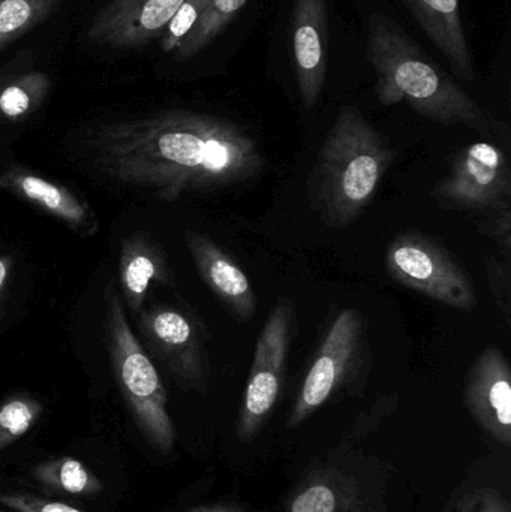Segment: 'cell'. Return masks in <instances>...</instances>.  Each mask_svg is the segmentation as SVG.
Wrapping results in <instances>:
<instances>
[{
    "label": "cell",
    "mask_w": 511,
    "mask_h": 512,
    "mask_svg": "<svg viewBox=\"0 0 511 512\" xmlns=\"http://www.w3.org/2000/svg\"><path fill=\"white\" fill-rule=\"evenodd\" d=\"M9 261L6 258H0V292L5 286L6 279H8Z\"/></svg>",
    "instance_id": "f1b7e54d"
},
{
    "label": "cell",
    "mask_w": 511,
    "mask_h": 512,
    "mask_svg": "<svg viewBox=\"0 0 511 512\" xmlns=\"http://www.w3.org/2000/svg\"><path fill=\"white\" fill-rule=\"evenodd\" d=\"M32 477L51 492L71 496H96L104 490V484L80 460L59 457L48 460L32 469Z\"/></svg>",
    "instance_id": "e0dca14e"
},
{
    "label": "cell",
    "mask_w": 511,
    "mask_h": 512,
    "mask_svg": "<svg viewBox=\"0 0 511 512\" xmlns=\"http://www.w3.org/2000/svg\"><path fill=\"white\" fill-rule=\"evenodd\" d=\"M186 243L201 277L222 306L237 321L252 319L257 309V297L251 279L233 256L219 248L209 237L194 231H186Z\"/></svg>",
    "instance_id": "4fadbf2b"
},
{
    "label": "cell",
    "mask_w": 511,
    "mask_h": 512,
    "mask_svg": "<svg viewBox=\"0 0 511 512\" xmlns=\"http://www.w3.org/2000/svg\"><path fill=\"white\" fill-rule=\"evenodd\" d=\"M105 298L108 348L123 399L149 444L161 453H171L176 432L161 376L132 333L113 280L107 285Z\"/></svg>",
    "instance_id": "277c9868"
},
{
    "label": "cell",
    "mask_w": 511,
    "mask_h": 512,
    "mask_svg": "<svg viewBox=\"0 0 511 512\" xmlns=\"http://www.w3.org/2000/svg\"><path fill=\"white\" fill-rule=\"evenodd\" d=\"M390 276L438 303L470 312L477 307V294L470 274L443 246L422 234L396 237L386 254Z\"/></svg>",
    "instance_id": "5b68a950"
},
{
    "label": "cell",
    "mask_w": 511,
    "mask_h": 512,
    "mask_svg": "<svg viewBox=\"0 0 511 512\" xmlns=\"http://www.w3.org/2000/svg\"><path fill=\"white\" fill-rule=\"evenodd\" d=\"M57 3L59 0H0V51L50 17Z\"/></svg>",
    "instance_id": "ffe728a7"
},
{
    "label": "cell",
    "mask_w": 511,
    "mask_h": 512,
    "mask_svg": "<svg viewBox=\"0 0 511 512\" xmlns=\"http://www.w3.org/2000/svg\"><path fill=\"white\" fill-rule=\"evenodd\" d=\"M366 360L365 325L359 310L345 309L332 322L290 414V427L308 420L333 394L345 387Z\"/></svg>",
    "instance_id": "8992f818"
},
{
    "label": "cell",
    "mask_w": 511,
    "mask_h": 512,
    "mask_svg": "<svg viewBox=\"0 0 511 512\" xmlns=\"http://www.w3.org/2000/svg\"><path fill=\"white\" fill-rule=\"evenodd\" d=\"M434 197L447 206L489 212L510 201L509 159L501 147L486 141L456 153L449 174L434 189Z\"/></svg>",
    "instance_id": "ba28073f"
},
{
    "label": "cell",
    "mask_w": 511,
    "mask_h": 512,
    "mask_svg": "<svg viewBox=\"0 0 511 512\" xmlns=\"http://www.w3.org/2000/svg\"><path fill=\"white\" fill-rule=\"evenodd\" d=\"M392 162V147L359 108H341L309 179V197L321 218L339 228L356 221Z\"/></svg>",
    "instance_id": "3957f363"
},
{
    "label": "cell",
    "mask_w": 511,
    "mask_h": 512,
    "mask_svg": "<svg viewBox=\"0 0 511 512\" xmlns=\"http://www.w3.org/2000/svg\"><path fill=\"white\" fill-rule=\"evenodd\" d=\"M489 288L507 327L511 324V261L503 256L488 255L485 259Z\"/></svg>",
    "instance_id": "603a6c76"
},
{
    "label": "cell",
    "mask_w": 511,
    "mask_h": 512,
    "mask_svg": "<svg viewBox=\"0 0 511 512\" xmlns=\"http://www.w3.org/2000/svg\"><path fill=\"white\" fill-rule=\"evenodd\" d=\"M210 0H185L173 20L161 36V47L165 53H174L189 30L195 26L198 18L206 11Z\"/></svg>",
    "instance_id": "cb8c5ba5"
},
{
    "label": "cell",
    "mask_w": 511,
    "mask_h": 512,
    "mask_svg": "<svg viewBox=\"0 0 511 512\" xmlns=\"http://www.w3.org/2000/svg\"><path fill=\"white\" fill-rule=\"evenodd\" d=\"M0 185H2V179H0Z\"/></svg>",
    "instance_id": "f546056e"
},
{
    "label": "cell",
    "mask_w": 511,
    "mask_h": 512,
    "mask_svg": "<svg viewBox=\"0 0 511 512\" xmlns=\"http://www.w3.org/2000/svg\"><path fill=\"white\" fill-rule=\"evenodd\" d=\"M353 490L339 478L317 477L306 483L291 499L288 512H348L353 505Z\"/></svg>",
    "instance_id": "d6986e66"
},
{
    "label": "cell",
    "mask_w": 511,
    "mask_h": 512,
    "mask_svg": "<svg viewBox=\"0 0 511 512\" xmlns=\"http://www.w3.org/2000/svg\"><path fill=\"white\" fill-rule=\"evenodd\" d=\"M186 512H242L233 507H224V505H213V507H198Z\"/></svg>",
    "instance_id": "83f0119b"
},
{
    "label": "cell",
    "mask_w": 511,
    "mask_h": 512,
    "mask_svg": "<svg viewBox=\"0 0 511 512\" xmlns=\"http://www.w3.org/2000/svg\"><path fill=\"white\" fill-rule=\"evenodd\" d=\"M368 59L374 68L377 98L384 105L407 102L413 110L443 125L488 132V116L413 39L389 18L372 14Z\"/></svg>",
    "instance_id": "7a4b0ae2"
},
{
    "label": "cell",
    "mask_w": 511,
    "mask_h": 512,
    "mask_svg": "<svg viewBox=\"0 0 511 512\" xmlns=\"http://www.w3.org/2000/svg\"><path fill=\"white\" fill-rule=\"evenodd\" d=\"M465 403L486 433L509 447L511 442V372L501 349L488 346L471 366Z\"/></svg>",
    "instance_id": "8fae6325"
},
{
    "label": "cell",
    "mask_w": 511,
    "mask_h": 512,
    "mask_svg": "<svg viewBox=\"0 0 511 512\" xmlns=\"http://www.w3.org/2000/svg\"><path fill=\"white\" fill-rule=\"evenodd\" d=\"M141 331L174 378L191 388H203L209 378V358L203 331L192 316L170 306H153L141 315Z\"/></svg>",
    "instance_id": "9c48e42d"
},
{
    "label": "cell",
    "mask_w": 511,
    "mask_h": 512,
    "mask_svg": "<svg viewBox=\"0 0 511 512\" xmlns=\"http://www.w3.org/2000/svg\"><path fill=\"white\" fill-rule=\"evenodd\" d=\"M464 512H509V507L497 493L482 492L468 498Z\"/></svg>",
    "instance_id": "4316f807"
},
{
    "label": "cell",
    "mask_w": 511,
    "mask_h": 512,
    "mask_svg": "<svg viewBox=\"0 0 511 512\" xmlns=\"http://www.w3.org/2000/svg\"><path fill=\"white\" fill-rule=\"evenodd\" d=\"M185 0H110L90 21L86 36L101 47L140 48L161 38Z\"/></svg>",
    "instance_id": "30bf717a"
},
{
    "label": "cell",
    "mask_w": 511,
    "mask_h": 512,
    "mask_svg": "<svg viewBox=\"0 0 511 512\" xmlns=\"http://www.w3.org/2000/svg\"><path fill=\"white\" fill-rule=\"evenodd\" d=\"M296 324V304L279 298L267 316L255 345L237 432L249 439L266 423L284 384L288 352Z\"/></svg>",
    "instance_id": "52a82bcc"
},
{
    "label": "cell",
    "mask_w": 511,
    "mask_h": 512,
    "mask_svg": "<svg viewBox=\"0 0 511 512\" xmlns=\"http://www.w3.org/2000/svg\"><path fill=\"white\" fill-rule=\"evenodd\" d=\"M84 146L102 176L165 201L248 182L266 167L260 146L245 129L188 110L99 126Z\"/></svg>",
    "instance_id": "6da1fadb"
},
{
    "label": "cell",
    "mask_w": 511,
    "mask_h": 512,
    "mask_svg": "<svg viewBox=\"0 0 511 512\" xmlns=\"http://www.w3.org/2000/svg\"><path fill=\"white\" fill-rule=\"evenodd\" d=\"M0 505L15 512H87L65 502L14 492L0 493Z\"/></svg>",
    "instance_id": "484cf974"
},
{
    "label": "cell",
    "mask_w": 511,
    "mask_h": 512,
    "mask_svg": "<svg viewBox=\"0 0 511 512\" xmlns=\"http://www.w3.org/2000/svg\"><path fill=\"white\" fill-rule=\"evenodd\" d=\"M50 89L44 72H27L0 90V113L8 119H23L32 113Z\"/></svg>",
    "instance_id": "44dd1931"
},
{
    "label": "cell",
    "mask_w": 511,
    "mask_h": 512,
    "mask_svg": "<svg viewBox=\"0 0 511 512\" xmlns=\"http://www.w3.org/2000/svg\"><path fill=\"white\" fill-rule=\"evenodd\" d=\"M42 406L29 396H15L0 405V451L23 438L41 415Z\"/></svg>",
    "instance_id": "7402d4cb"
},
{
    "label": "cell",
    "mask_w": 511,
    "mask_h": 512,
    "mask_svg": "<svg viewBox=\"0 0 511 512\" xmlns=\"http://www.w3.org/2000/svg\"><path fill=\"white\" fill-rule=\"evenodd\" d=\"M0 512H3V511H0Z\"/></svg>",
    "instance_id": "4dcf8cb0"
},
{
    "label": "cell",
    "mask_w": 511,
    "mask_h": 512,
    "mask_svg": "<svg viewBox=\"0 0 511 512\" xmlns=\"http://www.w3.org/2000/svg\"><path fill=\"white\" fill-rule=\"evenodd\" d=\"M153 282L173 285L170 267L159 249L144 236H132L123 245L120 258V283L126 303L140 312L149 286Z\"/></svg>",
    "instance_id": "9a60e30c"
},
{
    "label": "cell",
    "mask_w": 511,
    "mask_h": 512,
    "mask_svg": "<svg viewBox=\"0 0 511 512\" xmlns=\"http://www.w3.org/2000/svg\"><path fill=\"white\" fill-rule=\"evenodd\" d=\"M423 32L449 60L453 71L467 81L476 78L465 35L459 0H402Z\"/></svg>",
    "instance_id": "5bb4252c"
},
{
    "label": "cell",
    "mask_w": 511,
    "mask_h": 512,
    "mask_svg": "<svg viewBox=\"0 0 511 512\" xmlns=\"http://www.w3.org/2000/svg\"><path fill=\"white\" fill-rule=\"evenodd\" d=\"M249 0H210L206 11L174 51L177 60H189L215 41Z\"/></svg>",
    "instance_id": "ac0fdd59"
},
{
    "label": "cell",
    "mask_w": 511,
    "mask_h": 512,
    "mask_svg": "<svg viewBox=\"0 0 511 512\" xmlns=\"http://www.w3.org/2000/svg\"><path fill=\"white\" fill-rule=\"evenodd\" d=\"M0 179H2V186H11L26 200L53 213L54 216L62 219L75 230L87 233L89 227H95L89 206L63 186L48 182L35 174L24 173V171L21 173L11 171Z\"/></svg>",
    "instance_id": "2e32d148"
},
{
    "label": "cell",
    "mask_w": 511,
    "mask_h": 512,
    "mask_svg": "<svg viewBox=\"0 0 511 512\" xmlns=\"http://www.w3.org/2000/svg\"><path fill=\"white\" fill-rule=\"evenodd\" d=\"M291 39L297 87L303 107L309 111L320 99L326 81V0H296Z\"/></svg>",
    "instance_id": "7c38bea8"
},
{
    "label": "cell",
    "mask_w": 511,
    "mask_h": 512,
    "mask_svg": "<svg viewBox=\"0 0 511 512\" xmlns=\"http://www.w3.org/2000/svg\"><path fill=\"white\" fill-rule=\"evenodd\" d=\"M486 218L483 219L480 230L491 237L498 248H500L501 256L511 261V203L500 204L495 209L489 210Z\"/></svg>",
    "instance_id": "d4e9b609"
}]
</instances>
